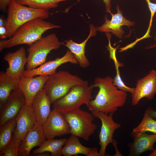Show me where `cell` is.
Listing matches in <instances>:
<instances>
[{
    "mask_svg": "<svg viewBox=\"0 0 156 156\" xmlns=\"http://www.w3.org/2000/svg\"><path fill=\"white\" fill-rule=\"evenodd\" d=\"M96 27L92 24L90 25V33L86 39L82 42L77 43L72 40H65L63 45L67 47L74 55L80 66L83 68L88 67L90 63L85 55V47L90 38L96 34Z\"/></svg>",
    "mask_w": 156,
    "mask_h": 156,
    "instance_id": "obj_20",
    "label": "cell"
},
{
    "mask_svg": "<svg viewBox=\"0 0 156 156\" xmlns=\"http://www.w3.org/2000/svg\"><path fill=\"white\" fill-rule=\"evenodd\" d=\"M21 142L15 141L13 138L11 143L1 156H18L19 148Z\"/></svg>",
    "mask_w": 156,
    "mask_h": 156,
    "instance_id": "obj_29",
    "label": "cell"
},
{
    "mask_svg": "<svg viewBox=\"0 0 156 156\" xmlns=\"http://www.w3.org/2000/svg\"><path fill=\"white\" fill-rule=\"evenodd\" d=\"M87 81L66 71H60L49 76L43 89L52 104L66 94L74 86L88 83Z\"/></svg>",
    "mask_w": 156,
    "mask_h": 156,
    "instance_id": "obj_4",
    "label": "cell"
},
{
    "mask_svg": "<svg viewBox=\"0 0 156 156\" xmlns=\"http://www.w3.org/2000/svg\"><path fill=\"white\" fill-rule=\"evenodd\" d=\"M49 76L38 75L36 77L22 76L19 79L18 88L25 98L26 104L31 105L38 93L43 88Z\"/></svg>",
    "mask_w": 156,
    "mask_h": 156,
    "instance_id": "obj_15",
    "label": "cell"
},
{
    "mask_svg": "<svg viewBox=\"0 0 156 156\" xmlns=\"http://www.w3.org/2000/svg\"><path fill=\"white\" fill-rule=\"evenodd\" d=\"M78 138L75 135H71L67 139L64 146L62 149V155L64 156H71L81 154L88 156L92 148L83 145L79 141Z\"/></svg>",
    "mask_w": 156,
    "mask_h": 156,
    "instance_id": "obj_22",
    "label": "cell"
},
{
    "mask_svg": "<svg viewBox=\"0 0 156 156\" xmlns=\"http://www.w3.org/2000/svg\"><path fill=\"white\" fill-rule=\"evenodd\" d=\"M19 79L0 72V106L7 101L11 93L18 88Z\"/></svg>",
    "mask_w": 156,
    "mask_h": 156,
    "instance_id": "obj_21",
    "label": "cell"
},
{
    "mask_svg": "<svg viewBox=\"0 0 156 156\" xmlns=\"http://www.w3.org/2000/svg\"><path fill=\"white\" fill-rule=\"evenodd\" d=\"M88 156H100L97 148L95 147L92 148Z\"/></svg>",
    "mask_w": 156,
    "mask_h": 156,
    "instance_id": "obj_33",
    "label": "cell"
},
{
    "mask_svg": "<svg viewBox=\"0 0 156 156\" xmlns=\"http://www.w3.org/2000/svg\"><path fill=\"white\" fill-rule=\"evenodd\" d=\"M49 155H50L49 152H46L36 154L34 156H47Z\"/></svg>",
    "mask_w": 156,
    "mask_h": 156,
    "instance_id": "obj_36",
    "label": "cell"
},
{
    "mask_svg": "<svg viewBox=\"0 0 156 156\" xmlns=\"http://www.w3.org/2000/svg\"><path fill=\"white\" fill-rule=\"evenodd\" d=\"M42 126L38 124L27 133L20 145L18 156H29L31 151L35 147L40 146L46 140Z\"/></svg>",
    "mask_w": 156,
    "mask_h": 156,
    "instance_id": "obj_19",
    "label": "cell"
},
{
    "mask_svg": "<svg viewBox=\"0 0 156 156\" xmlns=\"http://www.w3.org/2000/svg\"><path fill=\"white\" fill-rule=\"evenodd\" d=\"M62 114L70 126V134L88 141L97 128L93 122V114L80 108Z\"/></svg>",
    "mask_w": 156,
    "mask_h": 156,
    "instance_id": "obj_6",
    "label": "cell"
},
{
    "mask_svg": "<svg viewBox=\"0 0 156 156\" xmlns=\"http://www.w3.org/2000/svg\"><path fill=\"white\" fill-rule=\"evenodd\" d=\"M46 140L70 134V129L63 114L53 109L42 126Z\"/></svg>",
    "mask_w": 156,
    "mask_h": 156,
    "instance_id": "obj_10",
    "label": "cell"
},
{
    "mask_svg": "<svg viewBox=\"0 0 156 156\" xmlns=\"http://www.w3.org/2000/svg\"><path fill=\"white\" fill-rule=\"evenodd\" d=\"M91 113L95 117L99 118L101 122L99 133V145L100 146L99 151L100 156H105L106 150L108 145L112 143L113 136L115 131L121 127L120 124L114 121L113 118V113L109 114L101 112Z\"/></svg>",
    "mask_w": 156,
    "mask_h": 156,
    "instance_id": "obj_9",
    "label": "cell"
},
{
    "mask_svg": "<svg viewBox=\"0 0 156 156\" xmlns=\"http://www.w3.org/2000/svg\"><path fill=\"white\" fill-rule=\"evenodd\" d=\"M148 156H156V148L152 152L149 154Z\"/></svg>",
    "mask_w": 156,
    "mask_h": 156,
    "instance_id": "obj_37",
    "label": "cell"
},
{
    "mask_svg": "<svg viewBox=\"0 0 156 156\" xmlns=\"http://www.w3.org/2000/svg\"><path fill=\"white\" fill-rule=\"evenodd\" d=\"M92 88L88 83L73 86L66 94L53 103V109L64 113L80 108L91 100Z\"/></svg>",
    "mask_w": 156,
    "mask_h": 156,
    "instance_id": "obj_7",
    "label": "cell"
},
{
    "mask_svg": "<svg viewBox=\"0 0 156 156\" xmlns=\"http://www.w3.org/2000/svg\"><path fill=\"white\" fill-rule=\"evenodd\" d=\"M16 125L13 138L17 142H22L27 133L37 124L31 105L26 104L16 117Z\"/></svg>",
    "mask_w": 156,
    "mask_h": 156,
    "instance_id": "obj_13",
    "label": "cell"
},
{
    "mask_svg": "<svg viewBox=\"0 0 156 156\" xmlns=\"http://www.w3.org/2000/svg\"><path fill=\"white\" fill-rule=\"evenodd\" d=\"M154 39L155 40H156V36H155V38H154Z\"/></svg>",
    "mask_w": 156,
    "mask_h": 156,
    "instance_id": "obj_39",
    "label": "cell"
},
{
    "mask_svg": "<svg viewBox=\"0 0 156 156\" xmlns=\"http://www.w3.org/2000/svg\"><path fill=\"white\" fill-rule=\"evenodd\" d=\"M51 104L43 88L36 95L31 106L37 124L42 126L44 123L51 112Z\"/></svg>",
    "mask_w": 156,
    "mask_h": 156,
    "instance_id": "obj_18",
    "label": "cell"
},
{
    "mask_svg": "<svg viewBox=\"0 0 156 156\" xmlns=\"http://www.w3.org/2000/svg\"></svg>",
    "mask_w": 156,
    "mask_h": 156,
    "instance_id": "obj_40",
    "label": "cell"
},
{
    "mask_svg": "<svg viewBox=\"0 0 156 156\" xmlns=\"http://www.w3.org/2000/svg\"><path fill=\"white\" fill-rule=\"evenodd\" d=\"M105 4L106 12L111 14L112 12L111 10V0H102Z\"/></svg>",
    "mask_w": 156,
    "mask_h": 156,
    "instance_id": "obj_32",
    "label": "cell"
},
{
    "mask_svg": "<svg viewBox=\"0 0 156 156\" xmlns=\"http://www.w3.org/2000/svg\"><path fill=\"white\" fill-rule=\"evenodd\" d=\"M156 94V71L152 69L145 76L138 79L131 94L132 104L137 105L143 98L153 99Z\"/></svg>",
    "mask_w": 156,
    "mask_h": 156,
    "instance_id": "obj_11",
    "label": "cell"
},
{
    "mask_svg": "<svg viewBox=\"0 0 156 156\" xmlns=\"http://www.w3.org/2000/svg\"><path fill=\"white\" fill-rule=\"evenodd\" d=\"M67 140L66 138L46 140L38 148L33 151L32 155H34L38 153L47 152L51 153V156H61L62 149Z\"/></svg>",
    "mask_w": 156,
    "mask_h": 156,
    "instance_id": "obj_23",
    "label": "cell"
},
{
    "mask_svg": "<svg viewBox=\"0 0 156 156\" xmlns=\"http://www.w3.org/2000/svg\"><path fill=\"white\" fill-rule=\"evenodd\" d=\"M8 16L5 27L7 37H11L22 25L34 19L48 18V10L35 9L21 5L13 0L8 6Z\"/></svg>",
    "mask_w": 156,
    "mask_h": 156,
    "instance_id": "obj_3",
    "label": "cell"
},
{
    "mask_svg": "<svg viewBox=\"0 0 156 156\" xmlns=\"http://www.w3.org/2000/svg\"><path fill=\"white\" fill-rule=\"evenodd\" d=\"M44 19L38 18L34 19L21 26L13 36L8 39L0 41V51L4 49L21 44L29 46L42 37L47 31L61 27Z\"/></svg>",
    "mask_w": 156,
    "mask_h": 156,
    "instance_id": "obj_2",
    "label": "cell"
},
{
    "mask_svg": "<svg viewBox=\"0 0 156 156\" xmlns=\"http://www.w3.org/2000/svg\"><path fill=\"white\" fill-rule=\"evenodd\" d=\"M16 118L14 120L0 127V156L10 145L16 125Z\"/></svg>",
    "mask_w": 156,
    "mask_h": 156,
    "instance_id": "obj_24",
    "label": "cell"
},
{
    "mask_svg": "<svg viewBox=\"0 0 156 156\" xmlns=\"http://www.w3.org/2000/svg\"><path fill=\"white\" fill-rule=\"evenodd\" d=\"M66 0H15L18 3L22 5L46 10L55 8L57 6L58 3Z\"/></svg>",
    "mask_w": 156,
    "mask_h": 156,
    "instance_id": "obj_25",
    "label": "cell"
},
{
    "mask_svg": "<svg viewBox=\"0 0 156 156\" xmlns=\"http://www.w3.org/2000/svg\"><path fill=\"white\" fill-rule=\"evenodd\" d=\"M117 12L114 14H111L112 18L110 20L108 19L105 16L104 23L100 26L96 27L97 31L106 33L112 32L119 38L121 39L125 34L122 26L124 25L128 27L134 25V22L127 19L123 15L122 11L119 8L118 5L116 7Z\"/></svg>",
    "mask_w": 156,
    "mask_h": 156,
    "instance_id": "obj_14",
    "label": "cell"
},
{
    "mask_svg": "<svg viewBox=\"0 0 156 156\" xmlns=\"http://www.w3.org/2000/svg\"><path fill=\"white\" fill-rule=\"evenodd\" d=\"M149 108L150 116L152 118H156V111L154 110L151 107H149Z\"/></svg>",
    "mask_w": 156,
    "mask_h": 156,
    "instance_id": "obj_35",
    "label": "cell"
},
{
    "mask_svg": "<svg viewBox=\"0 0 156 156\" xmlns=\"http://www.w3.org/2000/svg\"><path fill=\"white\" fill-rule=\"evenodd\" d=\"M7 22V20L4 17V15H2L0 16V27L5 26Z\"/></svg>",
    "mask_w": 156,
    "mask_h": 156,
    "instance_id": "obj_34",
    "label": "cell"
},
{
    "mask_svg": "<svg viewBox=\"0 0 156 156\" xmlns=\"http://www.w3.org/2000/svg\"><path fill=\"white\" fill-rule=\"evenodd\" d=\"M155 40L156 42V40ZM156 47V44H154L153 45H151V46L148 47V48H147V49L150 48H153V47Z\"/></svg>",
    "mask_w": 156,
    "mask_h": 156,
    "instance_id": "obj_38",
    "label": "cell"
},
{
    "mask_svg": "<svg viewBox=\"0 0 156 156\" xmlns=\"http://www.w3.org/2000/svg\"><path fill=\"white\" fill-rule=\"evenodd\" d=\"M113 80V78L109 76L97 77L93 84L91 85L93 88H99L94 99L91 100L86 104L91 112L114 113L118 108L125 105L127 96V92L118 90L114 85Z\"/></svg>",
    "mask_w": 156,
    "mask_h": 156,
    "instance_id": "obj_1",
    "label": "cell"
},
{
    "mask_svg": "<svg viewBox=\"0 0 156 156\" xmlns=\"http://www.w3.org/2000/svg\"><path fill=\"white\" fill-rule=\"evenodd\" d=\"M146 2L148 7L149 9L151 12V18L149 22V25L147 30L144 36L141 38L137 39L135 41V43H137L140 40L148 38L151 37L150 35L151 27L152 26L153 17L156 12V3H154L151 2L150 0H145Z\"/></svg>",
    "mask_w": 156,
    "mask_h": 156,
    "instance_id": "obj_28",
    "label": "cell"
},
{
    "mask_svg": "<svg viewBox=\"0 0 156 156\" xmlns=\"http://www.w3.org/2000/svg\"><path fill=\"white\" fill-rule=\"evenodd\" d=\"M26 104L25 95L18 88L12 92L6 102L0 106V127L15 119Z\"/></svg>",
    "mask_w": 156,
    "mask_h": 156,
    "instance_id": "obj_8",
    "label": "cell"
},
{
    "mask_svg": "<svg viewBox=\"0 0 156 156\" xmlns=\"http://www.w3.org/2000/svg\"><path fill=\"white\" fill-rule=\"evenodd\" d=\"M63 43L55 34L51 33L29 46L27 50V70L34 69L45 63L47 55L51 51L57 50Z\"/></svg>",
    "mask_w": 156,
    "mask_h": 156,
    "instance_id": "obj_5",
    "label": "cell"
},
{
    "mask_svg": "<svg viewBox=\"0 0 156 156\" xmlns=\"http://www.w3.org/2000/svg\"><path fill=\"white\" fill-rule=\"evenodd\" d=\"M13 0H0V10L5 12L6 8Z\"/></svg>",
    "mask_w": 156,
    "mask_h": 156,
    "instance_id": "obj_30",
    "label": "cell"
},
{
    "mask_svg": "<svg viewBox=\"0 0 156 156\" xmlns=\"http://www.w3.org/2000/svg\"><path fill=\"white\" fill-rule=\"evenodd\" d=\"M3 59L8 64L5 72L7 75L17 79L23 76L25 66L27 62L24 47H21L15 52L6 53Z\"/></svg>",
    "mask_w": 156,
    "mask_h": 156,
    "instance_id": "obj_16",
    "label": "cell"
},
{
    "mask_svg": "<svg viewBox=\"0 0 156 156\" xmlns=\"http://www.w3.org/2000/svg\"><path fill=\"white\" fill-rule=\"evenodd\" d=\"M7 31L5 26L0 27V38L3 40L7 38Z\"/></svg>",
    "mask_w": 156,
    "mask_h": 156,
    "instance_id": "obj_31",
    "label": "cell"
},
{
    "mask_svg": "<svg viewBox=\"0 0 156 156\" xmlns=\"http://www.w3.org/2000/svg\"><path fill=\"white\" fill-rule=\"evenodd\" d=\"M70 62L77 64L78 62L74 55L69 50H68L62 57H57L54 60L45 62L34 69L25 70L23 76L32 77L37 75L50 76L56 73L57 68L64 63Z\"/></svg>",
    "mask_w": 156,
    "mask_h": 156,
    "instance_id": "obj_12",
    "label": "cell"
},
{
    "mask_svg": "<svg viewBox=\"0 0 156 156\" xmlns=\"http://www.w3.org/2000/svg\"><path fill=\"white\" fill-rule=\"evenodd\" d=\"M133 142L129 144V155L139 156L147 151H153V145L156 142V134L149 135L146 133L133 132Z\"/></svg>",
    "mask_w": 156,
    "mask_h": 156,
    "instance_id": "obj_17",
    "label": "cell"
},
{
    "mask_svg": "<svg viewBox=\"0 0 156 156\" xmlns=\"http://www.w3.org/2000/svg\"><path fill=\"white\" fill-rule=\"evenodd\" d=\"M150 132L156 134V120L149 114V107L145 111L143 118L140 124L134 128L132 132L146 133Z\"/></svg>",
    "mask_w": 156,
    "mask_h": 156,
    "instance_id": "obj_26",
    "label": "cell"
},
{
    "mask_svg": "<svg viewBox=\"0 0 156 156\" xmlns=\"http://www.w3.org/2000/svg\"><path fill=\"white\" fill-rule=\"evenodd\" d=\"M114 61L116 68V75L113 79V82L114 85L120 90L132 94L134 91L135 88H132L128 87L124 83L120 76L118 69V62L117 60Z\"/></svg>",
    "mask_w": 156,
    "mask_h": 156,
    "instance_id": "obj_27",
    "label": "cell"
}]
</instances>
